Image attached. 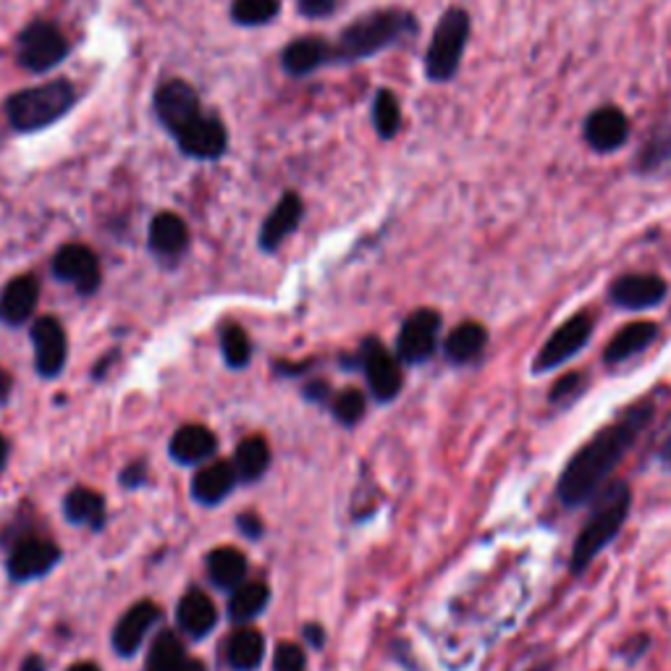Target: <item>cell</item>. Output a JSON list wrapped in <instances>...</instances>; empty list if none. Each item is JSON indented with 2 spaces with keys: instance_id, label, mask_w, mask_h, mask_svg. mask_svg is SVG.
<instances>
[{
  "instance_id": "4fadbf2b",
  "label": "cell",
  "mask_w": 671,
  "mask_h": 671,
  "mask_svg": "<svg viewBox=\"0 0 671 671\" xmlns=\"http://www.w3.org/2000/svg\"><path fill=\"white\" fill-rule=\"evenodd\" d=\"M173 140H176L179 150L186 157H194V161H218V157L226 155L228 148V132L223 126V121L218 115L207 113H202L192 126H186Z\"/></svg>"
},
{
  "instance_id": "d6a6232c",
  "label": "cell",
  "mask_w": 671,
  "mask_h": 671,
  "mask_svg": "<svg viewBox=\"0 0 671 671\" xmlns=\"http://www.w3.org/2000/svg\"><path fill=\"white\" fill-rule=\"evenodd\" d=\"M373 124L380 140H394L401 129V108L392 90H378L373 100Z\"/></svg>"
},
{
  "instance_id": "6da1fadb",
  "label": "cell",
  "mask_w": 671,
  "mask_h": 671,
  "mask_svg": "<svg viewBox=\"0 0 671 671\" xmlns=\"http://www.w3.org/2000/svg\"><path fill=\"white\" fill-rule=\"evenodd\" d=\"M653 413V401L634 404L619 420L606 425L572 454L557 480V499L561 507H588L609 486L611 475L651 425Z\"/></svg>"
},
{
  "instance_id": "3957f363",
  "label": "cell",
  "mask_w": 671,
  "mask_h": 671,
  "mask_svg": "<svg viewBox=\"0 0 671 671\" xmlns=\"http://www.w3.org/2000/svg\"><path fill=\"white\" fill-rule=\"evenodd\" d=\"M417 32V21L409 11L380 9L352 21L342 29L334 48L336 63H357L373 58L384 50L399 45L401 40L413 38Z\"/></svg>"
},
{
  "instance_id": "7c38bea8",
  "label": "cell",
  "mask_w": 671,
  "mask_h": 671,
  "mask_svg": "<svg viewBox=\"0 0 671 671\" xmlns=\"http://www.w3.org/2000/svg\"><path fill=\"white\" fill-rule=\"evenodd\" d=\"M667 281L655 276V273H627V276H619L609 288L611 305L619 309H630V313L659 307L667 299Z\"/></svg>"
},
{
  "instance_id": "816d5d0a",
  "label": "cell",
  "mask_w": 671,
  "mask_h": 671,
  "mask_svg": "<svg viewBox=\"0 0 671 671\" xmlns=\"http://www.w3.org/2000/svg\"><path fill=\"white\" fill-rule=\"evenodd\" d=\"M530 671H553L551 663H538V667H532Z\"/></svg>"
},
{
  "instance_id": "7402d4cb",
  "label": "cell",
  "mask_w": 671,
  "mask_h": 671,
  "mask_svg": "<svg viewBox=\"0 0 671 671\" xmlns=\"http://www.w3.org/2000/svg\"><path fill=\"white\" fill-rule=\"evenodd\" d=\"M236 480H240V475H236L234 461H213V465L202 467V470L194 475L192 494L194 499L205 504V507H215V504L228 499Z\"/></svg>"
},
{
  "instance_id": "c3c4849f",
  "label": "cell",
  "mask_w": 671,
  "mask_h": 671,
  "mask_svg": "<svg viewBox=\"0 0 671 671\" xmlns=\"http://www.w3.org/2000/svg\"><path fill=\"white\" fill-rule=\"evenodd\" d=\"M9 392H11V375L3 370V367H0V401L6 399V396H9Z\"/></svg>"
},
{
  "instance_id": "1f68e13d",
  "label": "cell",
  "mask_w": 671,
  "mask_h": 671,
  "mask_svg": "<svg viewBox=\"0 0 671 671\" xmlns=\"http://www.w3.org/2000/svg\"><path fill=\"white\" fill-rule=\"evenodd\" d=\"M268 598L271 590L265 582H242L228 601V617L234 619L236 624L252 622L257 614H263L265 606H268Z\"/></svg>"
},
{
  "instance_id": "7a4b0ae2",
  "label": "cell",
  "mask_w": 671,
  "mask_h": 671,
  "mask_svg": "<svg viewBox=\"0 0 671 671\" xmlns=\"http://www.w3.org/2000/svg\"><path fill=\"white\" fill-rule=\"evenodd\" d=\"M632 511V488L624 480H611L601 494L590 501V517L586 519L569 557V572L580 577L593 567L603 548L614 543Z\"/></svg>"
},
{
  "instance_id": "bcb514c9",
  "label": "cell",
  "mask_w": 671,
  "mask_h": 671,
  "mask_svg": "<svg viewBox=\"0 0 671 671\" xmlns=\"http://www.w3.org/2000/svg\"><path fill=\"white\" fill-rule=\"evenodd\" d=\"M305 394L309 396V399H326V396H328V384H313V386L307 388Z\"/></svg>"
},
{
  "instance_id": "f35d334b",
  "label": "cell",
  "mask_w": 671,
  "mask_h": 671,
  "mask_svg": "<svg viewBox=\"0 0 671 671\" xmlns=\"http://www.w3.org/2000/svg\"><path fill=\"white\" fill-rule=\"evenodd\" d=\"M273 671H307L305 653L299 645L284 643L278 645L276 655H273Z\"/></svg>"
},
{
  "instance_id": "83f0119b",
  "label": "cell",
  "mask_w": 671,
  "mask_h": 671,
  "mask_svg": "<svg viewBox=\"0 0 671 671\" xmlns=\"http://www.w3.org/2000/svg\"><path fill=\"white\" fill-rule=\"evenodd\" d=\"M207 575H211L215 588L236 590L247 577V559H244L240 548H215V551L207 553Z\"/></svg>"
},
{
  "instance_id": "d6986e66",
  "label": "cell",
  "mask_w": 671,
  "mask_h": 671,
  "mask_svg": "<svg viewBox=\"0 0 671 671\" xmlns=\"http://www.w3.org/2000/svg\"><path fill=\"white\" fill-rule=\"evenodd\" d=\"M659 334H661L659 323H653V321L627 323L624 328L617 331V336L611 338L609 346H606L603 363L609 367H617V365L627 363V359L643 355L648 346L659 338Z\"/></svg>"
},
{
  "instance_id": "2e32d148",
  "label": "cell",
  "mask_w": 671,
  "mask_h": 671,
  "mask_svg": "<svg viewBox=\"0 0 671 671\" xmlns=\"http://www.w3.org/2000/svg\"><path fill=\"white\" fill-rule=\"evenodd\" d=\"M630 136V119L614 105L598 108L586 119V142L596 153H617Z\"/></svg>"
},
{
  "instance_id": "e0dca14e",
  "label": "cell",
  "mask_w": 671,
  "mask_h": 671,
  "mask_svg": "<svg viewBox=\"0 0 671 671\" xmlns=\"http://www.w3.org/2000/svg\"><path fill=\"white\" fill-rule=\"evenodd\" d=\"M157 619H161V609H157L153 601H140L132 606V609L119 619V624H115L113 630L115 653L129 659V655L140 651V645L144 643L150 630L157 624Z\"/></svg>"
},
{
  "instance_id": "8992f818",
  "label": "cell",
  "mask_w": 671,
  "mask_h": 671,
  "mask_svg": "<svg viewBox=\"0 0 671 671\" xmlns=\"http://www.w3.org/2000/svg\"><path fill=\"white\" fill-rule=\"evenodd\" d=\"M69 40L53 21L38 19L24 27L17 40V61L32 74H45L69 55Z\"/></svg>"
},
{
  "instance_id": "ba28073f",
  "label": "cell",
  "mask_w": 671,
  "mask_h": 671,
  "mask_svg": "<svg viewBox=\"0 0 671 671\" xmlns=\"http://www.w3.org/2000/svg\"><path fill=\"white\" fill-rule=\"evenodd\" d=\"M438 334H441V315L428 307L415 309L396 336V355L404 365L428 363L438 349Z\"/></svg>"
},
{
  "instance_id": "4316f807",
  "label": "cell",
  "mask_w": 671,
  "mask_h": 671,
  "mask_svg": "<svg viewBox=\"0 0 671 671\" xmlns=\"http://www.w3.org/2000/svg\"><path fill=\"white\" fill-rule=\"evenodd\" d=\"M144 671H207V669L200 659H192V655L186 653L184 643L176 638V634L163 632L153 643V648H150Z\"/></svg>"
},
{
  "instance_id": "9a60e30c",
  "label": "cell",
  "mask_w": 671,
  "mask_h": 671,
  "mask_svg": "<svg viewBox=\"0 0 671 671\" xmlns=\"http://www.w3.org/2000/svg\"><path fill=\"white\" fill-rule=\"evenodd\" d=\"M32 344H34V363H38V373L45 378H53L67 365V331L55 317H40L32 326Z\"/></svg>"
},
{
  "instance_id": "f546056e",
  "label": "cell",
  "mask_w": 671,
  "mask_h": 671,
  "mask_svg": "<svg viewBox=\"0 0 671 671\" xmlns=\"http://www.w3.org/2000/svg\"><path fill=\"white\" fill-rule=\"evenodd\" d=\"M69 522L87 525V528H100L105 522V499L92 488H74L63 501Z\"/></svg>"
},
{
  "instance_id": "7bdbcfd3",
  "label": "cell",
  "mask_w": 671,
  "mask_h": 671,
  "mask_svg": "<svg viewBox=\"0 0 671 671\" xmlns=\"http://www.w3.org/2000/svg\"><path fill=\"white\" fill-rule=\"evenodd\" d=\"M144 478H148V470H144V465H132V467H126L124 478H121V480H124L126 488H136V486H142Z\"/></svg>"
},
{
  "instance_id": "277c9868",
  "label": "cell",
  "mask_w": 671,
  "mask_h": 671,
  "mask_svg": "<svg viewBox=\"0 0 671 671\" xmlns=\"http://www.w3.org/2000/svg\"><path fill=\"white\" fill-rule=\"evenodd\" d=\"M77 105V90L69 79H53L40 87L13 92L6 100V121L13 132L32 134L53 126Z\"/></svg>"
},
{
  "instance_id": "681fc988",
  "label": "cell",
  "mask_w": 671,
  "mask_h": 671,
  "mask_svg": "<svg viewBox=\"0 0 671 671\" xmlns=\"http://www.w3.org/2000/svg\"><path fill=\"white\" fill-rule=\"evenodd\" d=\"M6 461H9V441H6L3 433H0V470L6 467Z\"/></svg>"
},
{
  "instance_id": "60d3db41",
  "label": "cell",
  "mask_w": 671,
  "mask_h": 671,
  "mask_svg": "<svg viewBox=\"0 0 671 671\" xmlns=\"http://www.w3.org/2000/svg\"><path fill=\"white\" fill-rule=\"evenodd\" d=\"M648 648H651V638H648V634H640V638L627 640L622 651H619V655H622L627 663H634V661L643 659V655L648 653Z\"/></svg>"
},
{
  "instance_id": "7dc6e473",
  "label": "cell",
  "mask_w": 671,
  "mask_h": 671,
  "mask_svg": "<svg viewBox=\"0 0 671 671\" xmlns=\"http://www.w3.org/2000/svg\"><path fill=\"white\" fill-rule=\"evenodd\" d=\"M21 671H45V661H42L40 655H29Z\"/></svg>"
},
{
  "instance_id": "9c48e42d",
  "label": "cell",
  "mask_w": 671,
  "mask_h": 671,
  "mask_svg": "<svg viewBox=\"0 0 671 671\" xmlns=\"http://www.w3.org/2000/svg\"><path fill=\"white\" fill-rule=\"evenodd\" d=\"M153 105L157 121H161L165 132L173 136L182 134L186 126H192L202 115L200 95L194 92L192 84L182 82V79H171V82H163L157 87Z\"/></svg>"
},
{
  "instance_id": "ffe728a7",
  "label": "cell",
  "mask_w": 671,
  "mask_h": 671,
  "mask_svg": "<svg viewBox=\"0 0 671 671\" xmlns=\"http://www.w3.org/2000/svg\"><path fill=\"white\" fill-rule=\"evenodd\" d=\"M331 58H334V48L323 38L309 34V38H297L288 42L284 53H281V67L292 77H307L321 67H326Z\"/></svg>"
},
{
  "instance_id": "44dd1931",
  "label": "cell",
  "mask_w": 671,
  "mask_h": 671,
  "mask_svg": "<svg viewBox=\"0 0 671 671\" xmlns=\"http://www.w3.org/2000/svg\"><path fill=\"white\" fill-rule=\"evenodd\" d=\"M40 299V284L34 276H19L9 281L0 294V321L6 326H21L32 317Z\"/></svg>"
},
{
  "instance_id": "8fae6325",
  "label": "cell",
  "mask_w": 671,
  "mask_h": 671,
  "mask_svg": "<svg viewBox=\"0 0 671 671\" xmlns=\"http://www.w3.org/2000/svg\"><path fill=\"white\" fill-rule=\"evenodd\" d=\"M53 276L74 286L79 294H95L100 286V260L87 244H63L53 257Z\"/></svg>"
},
{
  "instance_id": "cb8c5ba5",
  "label": "cell",
  "mask_w": 671,
  "mask_h": 671,
  "mask_svg": "<svg viewBox=\"0 0 671 671\" xmlns=\"http://www.w3.org/2000/svg\"><path fill=\"white\" fill-rule=\"evenodd\" d=\"M486 346H488L486 326H482V323L467 321V323H459V326L446 336L444 355L454 365H472L486 355Z\"/></svg>"
},
{
  "instance_id": "4dcf8cb0",
  "label": "cell",
  "mask_w": 671,
  "mask_h": 671,
  "mask_svg": "<svg viewBox=\"0 0 671 671\" xmlns=\"http://www.w3.org/2000/svg\"><path fill=\"white\" fill-rule=\"evenodd\" d=\"M271 465V449L268 441L260 436H250L236 446L234 454V467L242 482H255L265 475Z\"/></svg>"
},
{
  "instance_id": "8d00e7d4",
  "label": "cell",
  "mask_w": 671,
  "mask_h": 671,
  "mask_svg": "<svg viewBox=\"0 0 671 671\" xmlns=\"http://www.w3.org/2000/svg\"><path fill=\"white\" fill-rule=\"evenodd\" d=\"M365 394L357 388H346L334 399V415L342 425H357L365 417Z\"/></svg>"
},
{
  "instance_id": "d590c367",
  "label": "cell",
  "mask_w": 671,
  "mask_h": 671,
  "mask_svg": "<svg viewBox=\"0 0 671 671\" xmlns=\"http://www.w3.org/2000/svg\"><path fill=\"white\" fill-rule=\"evenodd\" d=\"M667 161H671V126L653 134L651 140L645 142V148L640 150V169L643 171H655Z\"/></svg>"
},
{
  "instance_id": "ab89813d",
  "label": "cell",
  "mask_w": 671,
  "mask_h": 671,
  "mask_svg": "<svg viewBox=\"0 0 671 671\" xmlns=\"http://www.w3.org/2000/svg\"><path fill=\"white\" fill-rule=\"evenodd\" d=\"M338 0H297V11L307 19H326L334 17Z\"/></svg>"
},
{
  "instance_id": "74e56055",
  "label": "cell",
  "mask_w": 671,
  "mask_h": 671,
  "mask_svg": "<svg viewBox=\"0 0 671 671\" xmlns=\"http://www.w3.org/2000/svg\"><path fill=\"white\" fill-rule=\"evenodd\" d=\"M582 392H586V375L567 373L565 378H559L557 384H553L551 394H548V401H551L553 407H567V404L580 399Z\"/></svg>"
},
{
  "instance_id": "f907efd6",
  "label": "cell",
  "mask_w": 671,
  "mask_h": 671,
  "mask_svg": "<svg viewBox=\"0 0 671 671\" xmlns=\"http://www.w3.org/2000/svg\"><path fill=\"white\" fill-rule=\"evenodd\" d=\"M69 671H100L95 663H77V667H71Z\"/></svg>"
},
{
  "instance_id": "f6af8a7d",
  "label": "cell",
  "mask_w": 671,
  "mask_h": 671,
  "mask_svg": "<svg viewBox=\"0 0 671 671\" xmlns=\"http://www.w3.org/2000/svg\"><path fill=\"white\" fill-rule=\"evenodd\" d=\"M305 634H307L309 643H313L315 648H321L323 640H326V632H323L321 627H305Z\"/></svg>"
},
{
  "instance_id": "52a82bcc",
  "label": "cell",
  "mask_w": 671,
  "mask_h": 671,
  "mask_svg": "<svg viewBox=\"0 0 671 671\" xmlns=\"http://www.w3.org/2000/svg\"><path fill=\"white\" fill-rule=\"evenodd\" d=\"M593 331H596V317L590 313H577L572 317H567V321L546 338V344L540 346L536 359H532V373L540 375L567 365L569 359H575L590 344Z\"/></svg>"
},
{
  "instance_id": "5b68a950",
  "label": "cell",
  "mask_w": 671,
  "mask_h": 671,
  "mask_svg": "<svg viewBox=\"0 0 671 671\" xmlns=\"http://www.w3.org/2000/svg\"><path fill=\"white\" fill-rule=\"evenodd\" d=\"M470 40V13L449 9L433 29L430 45L425 50V77L430 82H451L461 67V55Z\"/></svg>"
},
{
  "instance_id": "30bf717a",
  "label": "cell",
  "mask_w": 671,
  "mask_h": 671,
  "mask_svg": "<svg viewBox=\"0 0 671 671\" xmlns=\"http://www.w3.org/2000/svg\"><path fill=\"white\" fill-rule=\"evenodd\" d=\"M401 359H396L378 338H370L363 346V370L370 384V394L378 401H394L401 392L404 375L399 367Z\"/></svg>"
},
{
  "instance_id": "ac0fdd59",
  "label": "cell",
  "mask_w": 671,
  "mask_h": 671,
  "mask_svg": "<svg viewBox=\"0 0 671 671\" xmlns=\"http://www.w3.org/2000/svg\"><path fill=\"white\" fill-rule=\"evenodd\" d=\"M302 215H305V205H302L299 194L286 192L260 228V247L265 252H276L297 231Z\"/></svg>"
},
{
  "instance_id": "484cf974",
  "label": "cell",
  "mask_w": 671,
  "mask_h": 671,
  "mask_svg": "<svg viewBox=\"0 0 671 671\" xmlns=\"http://www.w3.org/2000/svg\"><path fill=\"white\" fill-rule=\"evenodd\" d=\"M150 250L161 257H179L190 244V228L176 213H157L148 231Z\"/></svg>"
},
{
  "instance_id": "836d02e7",
  "label": "cell",
  "mask_w": 671,
  "mask_h": 671,
  "mask_svg": "<svg viewBox=\"0 0 671 671\" xmlns=\"http://www.w3.org/2000/svg\"><path fill=\"white\" fill-rule=\"evenodd\" d=\"M278 0H234L231 19L240 27H263L278 17Z\"/></svg>"
},
{
  "instance_id": "5bb4252c",
  "label": "cell",
  "mask_w": 671,
  "mask_h": 671,
  "mask_svg": "<svg viewBox=\"0 0 671 671\" xmlns=\"http://www.w3.org/2000/svg\"><path fill=\"white\" fill-rule=\"evenodd\" d=\"M58 559H61V548L53 540L29 536L13 546L9 557V575L17 582L38 580V577L48 575L58 565Z\"/></svg>"
},
{
  "instance_id": "f1b7e54d",
  "label": "cell",
  "mask_w": 671,
  "mask_h": 671,
  "mask_svg": "<svg viewBox=\"0 0 671 671\" xmlns=\"http://www.w3.org/2000/svg\"><path fill=\"white\" fill-rule=\"evenodd\" d=\"M265 638L257 630H240L228 638L226 661L234 671H255L263 663Z\"/></svg>"
},
{
  "instance_id": "ee69618b",
  "label": "cell",
  "mask_w": 671,
  "mask_h": 671,
  "mask_svg": "<svg viewBox=\"0 0 671 671\" xmlns=\"http://www.w3.org/2000/svg\"><path fill=\"white\" fill-rule=\"evenodd\" d=\"M659 461L663 467H671V433L663 438V444L659 446Z\"/></svg>"
},
{
  "instance_id": "d4e9b609",
  "label": "cell",
  "mask_w": 671,
  "mask_h": 671,
  "mask_svg": "<svg viewBox=\"0 0 671 671\" xmlns=\"http://www.w3.org/2000/svg\"><path fill=\"white\" fill-rule=\"evenodd\" d=\"M176 622L182 627L184 634L200 640L205 634L213 632L215 622H218V611H215V603L200 590H190L182 601H179L176 609Z\"/></svg>"
},
{
  "instance_id": "b9f144b4",
  "label": "cell",
  "mask_w": 671,
  "mask_h": 671,
  "mask_svg": "<svg viewBox=\"0 0 671 671\" xmlns=\"http://www.w3.org/2000/svg\"><path fill=\"white\" fill-rule=\"evenodd\" d=\"M240 530H242L247 538L255 540V538L263 536V522H260V519H257L255 515H244V517L240 519Z\"/></svg>"
},
{
  "instance_id": "603a6c76",
  "label": "cell",
  "mask_w": 671,
  "mask_h": 671,
  "mask_svg": "<svg viewBox=\"0 0 671 671\" xmlns=\"http://www.w3.org/2000/svg\"><path fill=\"white\" fill-rule=\"evenodd\" d=\"M218 449V438L205 425H184L171 438V459L179 465H200L207 461Z\"/></svg>"
},
{
  "instance_id": "e575fe53",
  "label": "cell",
  "mask_w": 671,
  "mask_h": 671,
  "mask_svg": "<svg viewBox=\"0 0 671 671\" xmlns=\"http://www.w3.org/2000/svg\"><path fill=\"white\" fill-rule=\"evenodd\" d=\"M221 346H223V357L231 367H244L252 357V344L250 336L244 334L240 326H228L221 336Z\"/></svg>"
}]
</instances>
